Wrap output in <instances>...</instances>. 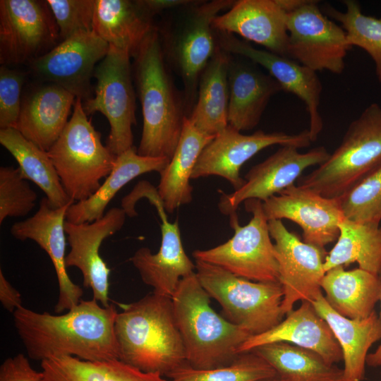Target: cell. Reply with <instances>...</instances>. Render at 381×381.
<instances>
[{"mask_svg": "<svg viewBox=\"0 0 381 381\" xmlns=\"http://www.w3.org/2000/svg\"><path fill=\"white\" fill-rule=\"evenodd\" d=\"M337 243L327 254L325 272L337 266L356 262L358 267L379 275L381 273V226L342 219Z\"/></svg>", "mask_w": 381, "mask_h": 381, "instance_id": "836d02e7", "label": "cell"}, {"mask_svg": "<svg viewBox=\"0 0 381 381\" xmlns=\"http://www.w3.org/2000/svg\"><path fill=\"white\" fill-rule=\"evenodd\" d=\"M138 2L143 8L152 18L164 10L186 6L194 4L192 3L194 1L188 0H138Z\"/></svg>", "mask_w": 381, "mask_h": 381, "instance_id": "f6af8a7d", "label": "cell"}, {"mask_svg": "<svg viewBox=\"0 0 381 381\" xmlns=\"http://www.w3.org/2000/svg\"><path fill=\"white\" fill-rule=\"evenodd\" d=\"M162 241L157 253L142 247L131 258L143 282L153 291L171 297L180 281L195 272V264L186 255L181 238L179 223L160 217Z\"/></svg>", "mask_w": 381, "mask_h": 381, "instance_id": "d4e9b609", "label": "cell"}, {"mask_svg": "<svg viewBox=\"0 0 381 381\" xmlns=\"http://www.w3.org/2000/svg\"><path fill=\"white\" fill-rule=\"evenodd\" d=\"M42 83L23 96L15 128L47 152L65 128L76 97L55 83Z\"/></svg>", "mask_w": 381, "mask_h": 381, "instance_id": "603a6c76", "label": "cell"}, {"mask_svg": "<svg viewBox=\"0 0 381 381\" xmlns=\"http://www.w3.org/2000/svg\"><path fill=\"white\" fill-rule=\"evenodd\" d=\"M325 300L339 315L354 320L369 317L381 297L379 275L359 267L337 266L327 271L321 282Z\"/></svg>", "mask_w": 381, "mask_h": 381, "instance_id": "83f0119b", "label": "cell"}, {"mask_svg": "<svg viewBox=\"0 0 381 381\" xmlns=\"http://www.w3.org/2000/svg\"><path fill=\"white\" fill-rule=\"evenodd\" d=\"M346 10L341 11L325 4L322 12L338 22L345 30L349 44L366 52L375 64V74L381 83V18L365 15L355 0H344Z\"/></svg>", "mask_w": 381, "mask_h": 381, "instance_id": "d590c367", "label": "cell"}, {"mask_svg": "<svg viewBox=\"0 0 381 381\" xmlns=\"http://www.w3.org/2000/svg\"><path fill=\"white\" fill-rule=\"evenodd\" d=\"M37 198L18 168L0 167V224L7 217H24L35 207Z\"/></svg>", "mask_w": 381, "mask_h": 381, "instance_id": "f35d334b", "label": "cell"}, {"mask_svg": "<svg viewBox=\"0 0 381 381\" xmlns=\"http://www.w3.org/2000/svg\"><path fill=\"white\" fill-rule=\"evenodd\" d=\"M169 162L165 157L141 156L134 146L127 150L116 157L112 171L92 196L69 206L66 220L80 224L102 218L108 204L125 185L143 174L162 172Z\"/></svg>", "mask_w": 381, "mask_h": 381, "instance_id": "f1b7e54d", "label": "cell"}, {"mask_svg": "<svg viewBox=\"0 0 381 381\" xmlns=\"http://www.w3.org/2000/svg\"><path fill=\"white\" fill-rule=\"evenodd\" d=\"M380 373H381V370H380Z\"/></svg>", "mask_w": 381, "mask_h": 381, "instance_id": "c3c4849f", "label": "cell"}, {"mask_svg": "<svg viewBox=\"0 0 381 381\" xmlns=\"http://www.w3.org/2000/svg\"><path fill=\"white\" fill-rule=\"evenodd\" d=\"M246 59L231 57L228 70V123L241 132L257 126L270 99L283 91L269 73Z\"/></svg>", "mask_w": 381, "mask_h": 381, "instance_id": "cb8c5ba5", "label": "cell"}, {"mask_svg": "<svg viewBox=\"0 0 381 381\" xmlns=\"http://www.w3.org/2000/svg\"><path fill=\"white\" fill-rule=\"evenodd\" d=\"M268 221L289 219L298 224L306 243L320 248L337 240L345 218L339 198H330L291 185L262 202Z\"/></svg>", "mask_w": 381, "mask_h": 381, "instance_id": "ac0fdd59", "label": "cell"}, {"mask_svg": "<svg viewBox=\"0 0 381 381\" xmlns=\"http://www.w3.org/2000/svg\"><path fill=\"white\" fill-rule=\"evenodd\" d=\"M61 42L47 1H0V64L28 65Z\"/></svg>", "mask_w": 381, "mask_h": 381, "instance_id": "8fae6325", "label": "cell"}, {"mask_svg": "<svg viewBox=\"0 0 381 381\" xmlns=\"http://www.w3.org/2000/svg\"><path fill=\"white\" fill-rule=\"evenodd\" d=\"M251 351L273 368L278 381H344L343 369L313 351L286 342L264 344Z\"/></svg>", "mask_w": 381, "mask_h": 381, "instance_id": "d6a6232c", "label": "cell"}, {"mask_svg": "<svg viewBox=\"0 0 381 381\" xmlns=\"http://www.w3.org/2000/svg\"><path fill=\"white\" fill-rule=\"evenodd\" d=\"M109 49L93 30L78 32L30 62L28 72L41 82L55 83L85 101L91 97V78Z\"/></svg>", "mask_w": 381, "mask_h": 381, "instance_id": "5bb4252c", "label": "cell"}, {"mask_svg": "<svg viewBox=\"0 0 381 381\" xmlns=\"http://www.w3.org/2000/svg\"><path fill=\"white\" fill-rule=\"evenodd\" d=\"M235 1L213 0L190 8L173 35L165 40L164 56H169L182 79L186 106L193 107L202 73L215 54L218 43L212 21Z\"/></svg>", "mask_w": 381, "mask_h": 381, "instance_id": "7c38bea8", "label": "cell"}, {"mask_svg": "<svg viewBox=\"0 0 381 381\" xmlns=\"http://www.w3.org/2000/svg\"><path fill=\"white\" fill-rule=\"evenodd\" d=\"M47 153L66 193L75 202L87 200L98 190L117 157L103 145L80 98L75 99L70 120Z\"/></svg>", "mask_w": 381, "mask_h": 381, "instance_id": "8992f818", "label": "cell"}, {"mask_svg": "<svg viewBox=\"0 0 381 381\" xmlns=\"http://www.w3.org/2000/svg\"><path fill=\"white\" fill-rule=\"evenodd\" d=\"M141 198H147L155 206L158 214L166 212L157 189L149 182L141 181L137 183L128 195L122 199L121 208L124 210L126 215L131 217L138 215L135 210V205Z\"/></svg>", "mask_w": 381, "mask_h": 381, "instance_id": "7bdbcfd3", "label": "cell"}, {"mask_svg": "<svg viewBox=\"0 0 381 381\" xmlns=\"http://www.w3.org/2000/svg\"><path fill=\"white\" fill-rule=\"evenodd\" d=\"M118 312L95 299L81 300L62 315L38 313L21 306L13 313L16 332L35 361L72 356L90 362L119 359L114 324Z\"/></svg>", "mask_w": 381, "mask_h": 381, "instance_id": "6da1fadb", "label": "cell"}, {"mask_svg": "<svg viewBox=\"0 0 381 381\" xmlns=\"http://www.w3.org/2000/svg\"><path fill=\"white\" fill-rule=\"evenodd\" d=\"M274 342H286L313 351L332 365L342 360L341 348L329 326L308 301H302L296 310L288 313L284 320L272 329L250 336L240 346L238 353L249 352Z\"/></svg>", "mask_w": 381, "mask_h": 381, "instance_id": "7402d4cb", "label": "cell"}, {"mask_svg": "<svg viewBox=\"0 0 381 381\" xmlns=\"http://www.w3.org/2000/svg\"><path fill=\"white\" fill-rule=\"evenodd\" d=\"M230 58V54L218 47L200 75L197 100L187 116L198 131L210 136L217 135L229 125Z\"/></svg>", "mask_w": 381, "mask_h": 381, "instance_id": "f546056e", "label": "cell"}, {"mask_svg": "<svg viewBox=\"0 0 381 381\" xmlns=\"http://www.w3.org/2000/svg\"><path fill=\"white\" fill-rule=\"evenodd\" d=\"M212 27L287 57V13L277 0L236 1L227 11L214 18Z\"/></svg>", "mask_w": 381, "mask_h": 381, "instance_id": "44dd1931", "label": "cell"}, {"mask_svg": "<svg viewBox=\"0 0 381 381\" xmlns=\"http://www.w3.org/2000/svg\"><path fill=\"white\" fill-rule=\"evenodd\" d=\"M0 143L18 162L22 176L44 193L51 207L59 208L75 202L66 193L47 152L13 128L0 129Z\"/></svg>", "mask_w": 381, "mask_h": 381, "instance_id": "1f68e13d", "label": "cell"}, {"mask_svg": "<svg viewBox=\"0 0 381 381\" xmlns=\"http://www.w3.org/2000/svg\"><path fill=\"white\" fill-rule=\"evenodd\" d=\"M345 218L360 223L381 221V165L339 198Z\"/></svg>", "mask_w": 381, "mask_h": 381, "instance_id": "74e56055", "label": "cell"}, {"mask_svg": "<svg viewBox=\"0 0 381 381\" xmlns=\"http://www.w3.org/2000/svg\"><path fill=\"white\" fill-rule=\"evenodd\" d=\"M156 27L138 0H95L92 30L109 46L134 57Z\"/></svg>", "mask_w": 381, "mask_h": 381, "instance_id": "4316f807", "label": "cell"}, {"mask_svg": "<svg viewBox=\"0 0 381 381\" xmlns=\"http://www.w3.org/2000/svg\"><path fill=\"white\" fill-rule=\"evenodd\" d=\"M195 274L210 297L220 304L223 317L251 336L283 320L284 293L279 282L250 281L200 260H195Z\"/></svg>", "mask_w": 381, "mask_h": 381, "instance_id": "52a82bcc", "label": "cell"}, {"mask_svg": "<svg viewBox=\"0 0 381 381\" xmlns=\"http://www.w3.org/2000/svg\"><path fill=\"white\" fill-rule=\"evenodd\" d=\"M275 377V370L265 360L249 351L226 366L200 370L186 365L168 377L170 381H257Z\"/></svg>", "mask_w": 381, "mask_h": 381, "instance_id": "8d00e7d4", "label": "cell"}, {"mask_svg": "<svg viewBox=\"0 0 381 381\" xmlns=\"http://www.w3.org/2000/svg\"><path fill=\"white\" fill-rule=\"evenodd\" d=\"M0 381H44V375L32 367L24 354L18 353L2 363Z\"/></svg>", "mask_w": 381, "mask_h": 381, "instance_id": "b9f144b4", "label": "cell"}, {"mask_svg": "<svg viewBox=\"0 0 381 381\" xmlns=\"http://www.w3.org/2000/svg\"><path fill=\"white\" fill-rule=\"evenodd\" d=\"M130 54L109 46L94 72L95 96L84 101L87 115L100 112L110 130L106 146L116 156L133 147L132 126L135 120V96Z\"/></svg>", "mask_w": 381, "mask_h": 381, "instance_id": "9c48e42d", "label": "cell"}, {"mask_svg": "<svg viewBox=\"0 0 381 381\" xmlns=\"http://www.w3.org/2000/svg\"><path fill=\"white\" fill-rule=\"evenodd\" d=\"M244 205L246 210L252 214L249 222L241 226L236 212L229 215L233 236L216 247L196 250L193 256L195 260L219 266L250 281L279 282L278 264L262 202L250 199Z\"/></svg>", "mask_w": 381, "mask_h": 381, "instance_id": "ba28073f", "label": "cell"}, {"mask_svg": "<svg viewBox=\"0 0 381 381\" xmlns=\"http://www.w3.org/2000/svg\"><path fill=\"white\" fill-rule=\"evenodd\" d=\"M61 41L80 32L92 31L95 0H47Z\"/></svg>", "mask_w": 381, "mask_h": 381, "instance_id": "ab89813d", "label": "cell"}, {"mask_svg": "<svg viewBox=\"0 0 381 381\" xmlns=\"http://www.w3.org/2000/svg\"><path fill=\"white\" fill-rule=\"evenodd\" d=\"M308 129L296 134L282 131L267 133L257 131L245 135L229 125L205 146L195 165L191 179L219 176L240 189L246 183L240 176L243 164L262 150L274 145L297 148L310 145Z\"/></svg>", "mask_w": 381, "mask_h": 381, "instance_id": "4fadbf2b", "label": "cell"}, {"mask_svg": "<svg viewBox=\"0 0 381 381\" xmlns=\"http://www.w3.org/2000/svg\"><path fill=\"white\" fill-rule=\"evenodd\" d=\"M195 272L183 278L171 296L188 365L206 370L232 363L251 336L217 313Z\"/></svg>", "mask_w": 381, "mask_h": 381, "instance_id": "277c9868", "label": "cell"}, {"mask_svg": "<svg viewBox=\"0 0 381 381\" xmlns=\"http://www.w3.org/2000/svg\"><path fill=\"white\" fill-rule=\"evenodd\" d=\"M380 301L381 307V297ZM380 318L381 319V310ZM366 365L373 368L381 367V340L375 351L368 354L366 358Z\"/></svg>", "mask_w": 381, "mask_h": 381, "instance_id": "bcb514c9", "label": "cell"}, {"mask_svg": "<svg viewBox=\"0 0 381 381\" xmlns=\"http://www.w3.org/2000/svg\"><path fill=\"white\" fill-rule=\"evenodd\" d=\"M134 78L142 107L138 154L170 160L183 131L184 104L167 71L159 31L155 28L134 56Z\"/></svg>", "mask_w": 381, "mask_h": 381, "instance_id": "3957f363", "label": "cell"}, {"mask_svg": "<svg viewBox=\"0 0 381 381\" xmlns=\"http://www.w3.org/2000/svg\"><path fill=\"white\" fill-rule=\"evenodd\" d=\"M214 137L198 131L186 116L175 152L159 173L157 190L167 212L171 214L181 205L192 201L190 180L195 165L202 150Z\"/></svg>", "mask_w": 381, "mask_h": 381, "instance_id": "4dcf8cb0", "label": "cell"}, {"mask_svg": "<svg viewBox=\"0 0 381 381\" xmlns=\"http://www.w3.org/2000/svg\"><path fill=\"white\" fill-rule=\"evenodd\" d=\"M381 165V106L369 104L352 121L329 158L303 177L299 186L340 198Z\"/></svg>", "mask_w": 381, "mask_h": 381, "instance_id": "5b68a950", "label": "cell"}, {"mask_svg": "<svg viewBox=\"0 0 381 381\" xmlns=\"http://www.w3.org/2000/svg\"><path fill=\"white\" fill-rule=\"evenodd\" d=\"M274 239L278 264L279 282L283 289L282 310L287 315L298 301L313 302L322 294L321 282L325 274L324 248L302 241L288 230L282 220L268 221Z\"/></svg>", "mask_w": 381, "mask_h": 381, "instance_id": "9a60e30c", "label": "cell"}, {"mask_svg": "<svg viewBox=\"0 0 381 381\" xmlns=\"http://www.w3.org/2000/svg\"><path fill=\"white\" fill-rule=\"evenodd\" d=\"M121 307L114 324L119 360L167 377L189 365L171 297L153 291Z\"/></svg>", "mask_w": 381, "mask_h": 381, "instance_id": "7a4b0ae2", "label": "cell"}, {"mask_svg": "<svg viewBox=\"0 0 381 381\" xmlns=\"http://www.w3.org/2000/svg\"><path fill=\"white\" fill-rule=\"evenodd\" d=\"M329 326L342 353L344 381H362L366 358L371 346L381 340V319L374 311L369 317L354 320L345 318L328 304L322 293L310 302Z\"/></svg>", "mask_w": 381, "mask_h": 381, "instance_id": "484cf974", "label": "cell"}, {"mask_svg": "<svg viewBox=\"0 0 381 381\" xmlns=\"http://www.w3.org/2000/svg\"><path fill=\"white\" fill-rule=\"evenodd\" d=\"M0 301L4 308L13 313L22 305L20 292L16 289L0 270Z\"/></svg>", "mask_w": 381, "mask_h": 381, "instance_id": "ee69618b", "label": "cell"}, {"mask_svg": "<svg viewBox=\"0 0 381 381\" xmlns=\"http://www.w3.org/2000/svg\"><path fill=\"white\" fill-rule=\"evenodd\" d=\"M126 213L121 207H112L92 222L75 224L67 220L65 231L70 246L66 256V267H77L82 273L83 286L92 290L93 298L109 307L111 270L99 254L102 243L123 227Z\"/></svg>", "mask_w": 381, "mask_h": 381, "instance_id": "d6986e66", "label": "cell"}, {"mask_svg": "<svg viewBox=\"0 0 381 381\" xmlns=\"http://www.w3.org/2000/svg\"><path fill=\"white\" fill-rule=\"evenodd\" d=\"M72 204L54 208L44 197L35 214L14 223L11 228L14 238L21 241L28 239L35 241L51 259L59 285L58 301L54 308L56 313L77 306L83 294L82 288L71 279L66 271L64 225L68 208Z\"/></svg>", "mask_w": 381, "mask_h": 381, "instance_id": "ffe728a7", "label": "cell"}, {"mask_svg": "<svg viewBox=\"0 0 381 381\" xmlns=\"http://www.w3.org/2000/svg\"><path fill=\"white\" fill-rule=\"evenodd\" d=\"M29 72L0 67V129L15 128L22 102V90Z\"/></svg>", "mask_w": 381, "mask_h": 381, "instance_id": "60d3db41", "label": "cell"}, {"mask_svg": "<svg viewBox=\"0 0 381 381\" xmlns=\"http://www.w3.org/2000/svg\"><path fill=\"white\" fill-rule=\"evenodd\" d=\"M287 57L315 72H344L352 47L345 30L322 12L318 1L303 0L287 12Z\"/></svg>", "mask_w": 381, "mask_h": 381, "instance_id": "30bf717a", "label": "cell"}, {"mask_svg": "<svg viewBox=\"0 0 381 381\" xmlns=\"http://www.w3.org/2000/svg\"><path fill=\"white\" fill-rule=\"evenodd\" d=\"M257 381H278V380L276 377H272V378L262 379V380H260Z\"/></svg>", "mask_w": 381, "mask_h": 381, "instance_id": "7dc6e473", "label": "cell"}, {"mask_svg": "<svg viewBox=\"0 0 381 381\" xmlns=\"http://www.w3.org/2000/svg\"><path fill=\"white\" fill-rule=\"evenodd\" d=\"M294 146H282L262 162L253 166L245 176L246 183L230 194L222 193L218 207L226 215L236 212L241 202L250 199L266 201L279 194L308 167L320 165L330 154L323 146L301 153Z\"/></svg>", "mask_w": 381, "mask_h": 381, "instance_id": "2e32d148", "label": "cell"}, {"mask_svg": "<svg viewBox=\"0 0 381 381\" xmlns=\"http://www.w3.org/2000/svg\"><path fill=\"white\" fill-rule=\"evenodd\" d=\"M215 32L222 49L260 65L279 83L283 91L294 94L306 104L310 120L308 130L312 143L315 141L323 128L319 112L322 85L317 72L289 57L257 49L233 34Z\"/></svg>", "mask_w": 381, "mask_h": 381, "instance_id": "e0dca14e", "label": "cell"}, {"mask_svg": "<svg viewBox=\"0 0 381 381\" xmlns=\"http://www.w3.org/2000/svg\"><path fill=\"white\" fill-rule=\"evenodd\" d=\"M44 381H170L159 373H146L119 359L90 362L72 356L41 361Z\"/></svg>", "mask_w": 381, "mask_h": 381, "instance_id": "e575fe53", "label": "cell"}]
</instances>
